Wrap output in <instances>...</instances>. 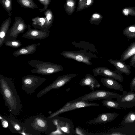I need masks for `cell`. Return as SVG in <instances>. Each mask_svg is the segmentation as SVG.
Here are the masks:
<instances>
[{"label": "cell", "instance_id": "1f68e13d", "mask_svg": "<svg viewBox=\"0 0 135 135\" xmlns=\"http://www.w3.org/2000/svg\"><path fill=\"white\" fill-rule=\"evenodd\" d=\"M94 3V0H86L82 6L81 11L91 6Z\"/></svg>", "mask_w": 135, "mask_h": 135}, {"label": "cell", "instance_id": "8fae6325", "mask_svg": "<svg viewBox=\"0 0 135 135\" xmlns=\"http://www.w3.org/2000/svg\"><path fill=\"white\" fill-rule=\"evenodd\" d=\"M27 28V31L22 35L24 38L33 40H42L47 38L49 35V30L32 29L30 25H28Z\"/></svg>", "mask_w": 135, "mask_h": 135}, {"label": "cell", "instance_id": "4316f807", "mask_svg": "<svg viewBox=\"0 0 135 135\" xmlns=\"http://www.w3.org/2000/svg\"><path fill=\"white\" fill-rule=\"evenodd\" d=\"M4 44L6 46L17 48L20 47L22 45L20 41L16 39H5Z\"/></svg>", "mask_w": 135, "mask_h": 135}, {"label": "cell", "instance_id": "9a60e30c", "mask_svg": "<svg viewBox=\"0 0 135 135\" xmlns=\"http://www.w3.org/2000/svg\"><path fill=\"white\" fill-rule=\"evenodd\" d=\"M108 61L115 67V71L127 75H129L131 74L129 65L126 64L124 62L120 60H114L112 59H109Z\"/></svg>", "mask_w": 135, "mask_h": 135}, {"label": "cell", "instance_id": "5b68a950", "mask_svg": "<svg viewBox=\"0 0 135 135\" xmlns=\"http://www.w3.org/2000/svg\"><path fill=\"white\" fill-rule=\"evenodd\" d=\"M46 80L45 78L34 75H28L22 78L21 88L27 93L33 94L36 89Z\"/></svg>", "mask_w": 135, "mask_h": 135}, {"label": "cell", "instance_id": "603a6c76", "mask_svg": "<svg viewBox=\"0 0 135 135\" xmlns=\"http://www.w3.org/2000/svg\"><path fill=\"white\" fill-rule=\"evenodd\" d=\"M44 13L46 19L45 30H49L52 26L54 21V15L52 11L48 9L45 11Z\"/></svg>", "mask_w": 135, "mask_h": 135}, {"label": "cell", "instance_id": "f1b7e54d", "mask_svg": "<svg viewBox=\"0 0 135 135\" xmlns=\"http://www.w3.org/2000/svg\"><path fill=\"white\" fill-rule=\"evenodd\" d=\"M0 2L3 7L11 16L12 14V0H0Z\"/></svg>", "mask_w": 135, "mask_h": 135}, {"label": "cell", "instance_id": "f546056e", "mask_svg": "<svg viewBox=\"0 0 135 135\" xmlns=\"http://www.w3.org/2000/svg\"><path fill=\"white\" fill-rule=\"evenodd\" d=\"M135 122V112H130L124 116L123 122L124 123H132Z\"/></svg>", "mask_w": 135, "mask_h": 135}, {"label": "cell", "instance_id": "83f0119b", "mask_svg": "<svg viewBox=\"0 0 135 135\" xmlns=\"http://www.w3.org/2000/svg\"><path fill=\"white\" fill-rule=\"evenodd\" d=\"M103 19V17L101 14L96 12L92 15L89 21L91 24L98 25L100 23Z\"/></svg>", "mask_w": 135, "mask_h": 135}, {"label": "cell", "instance_id": "6da1fadb", "mask_svg": "<svg viewBox=\"0 0 135 135\" xmlns=\"http://www.w3.org/2000/svg\"><path fill=\"white\" fill-rule=\"evenodd\" d=\"M0 91L10 112L15 115L19 114L21 110L22 103L11 79L0 75Z\"/></svg>", "mask_w": 135, "mask_h": 135}, {"label": "cell", "instance_id": "d4e9b609", "mask_svg": "<svg viewBox=\"0 0 135 135\" xmlns=\"http://www.w3.org/2000/svg\"><path fill=\"white\" fill-rule=\"evenodd\" d=\"M123 34L129 39L135 38V25L125 28L123 32Z\"/></svg>", "mask_w": 135, "mask_h": 135}, {"label": "cell", "instance_id": "e575fe53", "mask_svg": "<svg viewBox=\"0 0 135 135\" xmlns=\"http://www.w3.org/2000/svg\"><path fill=\"white\" fill-rule=\"evenodd\" d=\"M2 122V125L3 127L6 128L8 126V121L5 119L1 117L0 116Z\"/></svg>", "mask_w": 135, "mask_h": 135}, {"label": "cell", "instance_id": "74e56055", "mask_svg": "<svg viewBox=\"0 0 135 135\" xmlns=\"http://www.w3.org/2000/svg\"><path fill=\"white\" fill-rule=\"evenodd\" d=\"M123 12L125 16H127L129 13V10L127 8H124L123 10Z\"/></svg>", "mask_w": 135, "mask_h": 135}, {"label": "cell", "instance_id": "4dcf8cb0", "mask_svg": "<svg viewBox=\"0 0 135 135\" xmlns=\"http://www.w3.org/2000/svg\"><path fill=\"white\" fill-rule=\"evenodd\" d=\"M44 6V7L42 9H40L39 10L41 12L45 11L48 9L49 5L51 2L50 0H38Z\"/></svg>", "mask_w": 135, "mask_h": 135}, {"label": "cell", "instance_id": "44dd1931", "mask_svg": "<svg viewBox=\"0 0 135 135\" xmlns=\"http://www.w3.org/2000/svg\"><path fill=\"white\" fill-rule=\"evenodd\" d=\"M32 25L34 28L42 30H46L45 17H37L32 18Z\"/></svg>", "mask_w": 135, "mask_h": 135}, {"label": "cell", "instance_id": "30bf717a", "mask_svg": "<svg viewBox=\"0 0 135 135\" xmlns=\"http://www.w3.org/2000/svg\"><path fill=\"white\" fill-rule=\"evenodd\" d=\"M60 54L64 57L83 62L88 65H92L89 56L83 52L74 51H64Z\"/></svg>", "mask_w": 135, "mask_h": 135}, {"label": "cell", "instance_id": "52a82bcc", "mask_svg": "<svg viewBox=\"0 0 135 135\" xmlns=\"http://www.w3.org/2000/svg\"><path fill=\"white\" fill-rule=\"evenodd\" d=\"M77 76L76 74H70L58 77L52 83L39 91L37 94V97H40L52 89L62 86Z\"/></svg>", "mask_w": 135, "mask_h": 135}, {"label": "cell", "instance_id": "8d00e7d4", "mask_svg": "<svg viewBox=\"0 0 135 135\" xmlns=\"http://www.w3.org/2000/svg\"><path fill=\"white\" fill-rule=\"evenodd\" d=\"M106 135H125L126 134L122 133H121L117 132H113L110 133L106 134Z\"/></svg>", "mask_w": 135, "mask_h": 135}, {"label": "cell", "instance_id": "836d02e7", "mask_svg": "<svg viewBox=\"0 0 135 135\" xmlns=\"http://www.w3.org/2000/svg\"><path fill=\"white\" fill-rule=\"evenodd\" d=\"M129 65L130 67L135 68V54L131 57Z\"/></svg>", "mask_w": 135, "mask_h": 135}, {"label": "cell", "instance_id": "7a4b0ae2", "mask_svg": "<svg viewBox=\"0 0 135 135\" xmlns=\"http://www.w3.org/2000/svg\"><path fill=\"white\" fill-rule=\"evenodd\" d=\"M51 119L41 115L29 118L23 123L25 131L27 135H39L42 133L50 135L53 131Z\"/></svg>", "mask_w": 135, "mask_h": 135}, {"label": "cell", "instance_id": "277c9868", "mask_svg": "<svg viewBox=\"0 0 135 135\" xmlns=\"http://www.w3.org/2000/svg\"><path fill=\"white\" fill-rule=\"evenodd\" d=\"M121 95V94L115 92L103 90H93L88 93L69 102H73L80 100L91 101L94 100L101 99H107L113 98L117 99Z\"/></svg>", "mask_w": 135, "mask_h": 135}, {"label": "cell", "instance_id": "ffe728a7", "mask_svg": "<svg viewBox=\"0 0 135 135\" xmlns=\"http://www.w3.org/2000/svg\"><path fill=\"white\" fill-rule=\"evenodd\" d=\"M135 54V41L132 42L123 52L121 55L120 60L124 62Z\"/></svg>", "mask_w": 135, "mask_h": 135}, {"label": "cell", "instance_id": "3957f363", "mask_svg": "<svg viewBox=\"0 0 135 135\" xmlns=\"http://www.w3.org/2000/svg\"><path fill=\"white\" fill-rule=\"evenodd\" d=\"M28 63L30 66L34 68L31 70V73H33L49 75L63 70L62 65L50 62L34 59L30 61Z\"/></svg>", "mask_w": 135, "mask_h": 135}, {"label": "cell", "instance_id": "5bb4252c", "mask_svg": "<svg viewBox=\"0 0 135 135\" xmlns=\"http://www.w3.org/2000/svg\"><path fill=\"white\" fill-rule=\"evenodd\" d=\"M79 84L81 86H88L93 90L101 86L97 80L89 74L85 75L84 78L80 80Z\"/></svg>", "mask_w": 135, "mask_h": 135}, {"label": "cell", "instance_id": "7c38bea8", "mask_svg": "<svg viewBox=\"0 0 135 135\" xmlns=\"http://www.w3.org/2000/svg\"><path fill=\"white\" fill-rule=\"evenodd\" d=\"M118 114L114 112H105L101 113L96 118L88 121L89 124H100L111 122L118 116Z\"/></svg>", "mask_w": 135, "mask_h": 135}, {"label": "cell", "instance_id": "4fadbf2b", "mask_svg": "<svg viewBox=\"0 0 135 135\" xmlns=\"http://www.w3.org/2000/svg\"><path fill=\"white\" fill-rule=\"evenodd\" d=\"M8 122L9 128L13 133L23 134L25 130L23 123L20 122L15 117L9 115L5 119Z\"/></svg>", "mask_w": 135, "mask_h": 135}, {"label": "cell", "instance_id": "d6a6232c", "mask_svg": "<svg viewBox=\"0 0 135 135\" xmlns=\"http://www.w3.org/2000/svg\"><path fill=\"white\" fill-rule=\"evenodd\" d=\"M86 0H78L76 12L81 11V8Z\"/></svg>", "mask_w": 135, "mask_h": 135}, {"label": "cell", "instance_id": "9c48e42d", "mask_svg": "<svg viewBox=\"0 0 135 135\" xmlns=\"http://www.w3.org/2000/svg\"><path fill=\"white\" fill-rule=\"evenodd\" d=\"M94 76L101 75L114 79L121 82L124 79L121 74L113 71L105 66H101L95 68L92 70Z\"/></svg>", "mask_w": 135, "mask_h": 135}, {"label": "cell", "instance_id": "7402d4cb", "mask_svg": "<svg viewBox=\"0 0 135 135\" xmlns=\"http://www.w3.org/2000/svg\"><path fill=\"white\" fill-rule=\"evenodd\" d=\"M77 0H66L64 8L66 13L68 15H72L76 8Z\"/></svg>", "mask_w": 135, "mask_h": 135}, {"label": "cell", "instance_id": "ac0fdd59", "mask_svg": "<svg viewBox=\"0 0 135 135\" xmlns=\"http://www.w3.org/2000/svg\"><path fill=\"white\" fill-rule=\"evenodd\" d=\"M37 46L36 43L28 45L14 51L13 55L15 57H17L21 55L33 54L36 51Z\"/></svg>", "mask_w": 135, "mask_h": 135}, {"label": "cell", "instance_id": "e0dca14e", "mask_svg": "<svg viewBox=\"0 0 135 135\" xmlns=\"http://www.w3.org/2000/svg\"><path fill=\"white\" fill-rule=\"evenodd\" d=\"M122 100L125 108L135 107V92L125 91L123 94Z\"/></svg>", "mask_w": 135, "mask_h": 135}, {"label": "cell", "instance_id": "8992f818", "mask_svg": "<svg viewBox=\"0 0 135 135\" xmlns=\"http://www.w3.org/2000/svg\"><path fill=\"white\" fill-rule=\"evenodd\" d=\"M99 106V104L97 103H89L85 101L80 100L73 102H68L62 107L51 114L48 117L51 118L61 113L76 109L92 106Z\"/></svg>", "mask_w": 135, "mask_h": 135}, {"label": "cell", "instance_id": "d6986e66", "mask_svg": "<svg viewBox=\"0 0 135 135\" xmlns=\"http://www.w3.org/2000/svg\"><path fill=\"white\" fill-rule=\"evenodd\" d=\"M11 23V19L9 17L1 25L0 29V47L4 44V42L9 27Z\"/></svg>", "mask_w": 135, "mask_h": 135}, {"label": "cell", "instance_id": "cb8c5ba5", "mask_svg": "<svg viewBox=\"0 0 135 135\" xmlns=\"http://www.w3.org/2000/svg\"><path fill=\"white\" fill-rule=\"evenodd\" d=\"M102 104L108 109H120L121 107L118 101H115L112 99H104L101 102Z\"/></svg>", "mask_w": 135, "mask_h": 135}, {"label": "cell", "instance_id": "d590c367", "mask_svg": "<svg viewBox=\"0 0 135 135\" xmlns=\"http://www.w3.org/2000/svg\"><path fill=\"white\" fill-rule=\"evenodd\" d=\"M131 91L135 90V76L132 79L130 84Z\"/></svg>", "mask_w": 135, "mask_h": 135}, {"label": "cell", "instance_id": "ba28073f", "mask_svg": "<svg viewBox=\"0 0 135 135\" xmlns=\"http://www.w3.org/2000/svg\"><path fill=\"white\" fill-rule=\"evenodd\" d=\"M28 26L21 17H16L14 23L8 30L5 39H16L20 34L25 32Z\"/></svg>", "mask_w": 135, "mask_h": 135}, {"label": "cell", "instance_id": "484cf974", "mask_svg": "<svg viewBox=\"0 0 135 135\" xmlns=\"http://www.w3.org/2000/svg\"><path fill=\"white\" fill-rule=\"evenodd\" d=\"M17 1L23 7L32 9L38 8L33 0H17Z\"/></svg>", "mask_w": 135, "mask_h": 135}, {"label": "cell", "instance_id": "2e32d148", "mask_svg": "<svg viewBox=\"0 0 135 135\" xmlns=\"http://www.w3.org/2000/svg\"><path fill=\"white\" fill-rule=\"evenodd\" d=\"M100 81L104 86L109 89L117 91L124 90L123 86L114 79L105 77L101 78Z\"/></svg>", "mask_w": 135, "mask_h": 135}]
</instances>
